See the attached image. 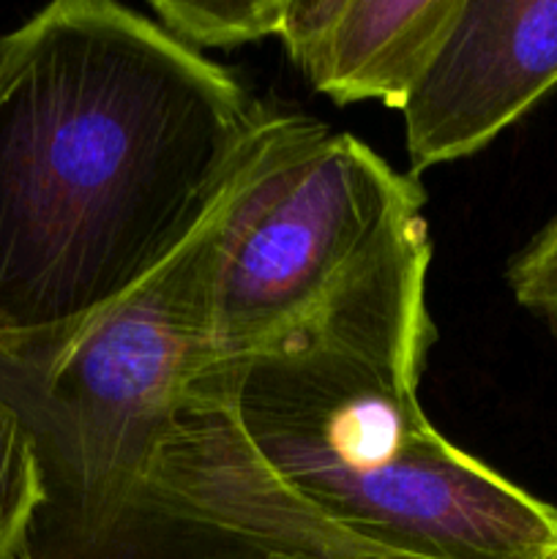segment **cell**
<instances>
[{"mask_svg":"<svg viewBox=\"0 0 557 559\" xmlns=\"http://www.w3.org/2000/svg\"><path fill=\"white\" fill-rule=\"evenodd\" d=\"M0 82V347L74 336L222 202L271 109L112 0L16 27Z\"/></svg>","mask_w":557,"mask_h":559,"instance_id":"1","label":"cell"},{"mask_svg":"<svg viewBox=\"0 0 557 559\" xmlns=\"http://www.w3.org/2000/svg\"><path fill=\"white\" fill-rule=\"evenodd\" d=\"M229 189L151 278L74 336L0 347V393L42 480L16 559H289L304 549L309 508L251 448L235 413L238 366L213 347Z\"/></svg>","mask_w":557,"mask_h":559,"instance_id":"2","label":"cell"},{"mask_svg":"<svg viewBox=\"0 0 557 559\" xmlns=\"http://www.w3.org/2000/svg\"><path fill=\"white\" fill-rule=\"evenodd\" d=\"M426 191L353 134L271 112L227 197L211 278L216 358L339 347L420 377Z\"/></svg>","mask_w":557,"mask_h":559,"instance_id":"3","label":"cell"},{"mask_svg":"<svg viewBox=\"0 0 557 559\" xmlns=\"http://www.w3.org/2000/svg\"><path fill=\"white\" fill-rule=\"evenodd\" d=\"M418 380L309 347L238 364L235 413L284 489L386 559H557V508L448 442Z\"/></svg>","mask_w":557,"mask_h":559,"instance_id":"4","label":"cell"},{"mask_svg":"<svg viewBox=\"0 0 557 559\" xmlns=\"http://www.w3.org/2000/svg\"><path fill=\"white\" fill-rule=\"evenodd\" d=\"M557 87V0H459L404 102L410 175L484 151Z\"/></svg>","mask_w":557,"mask_h":559,"instance_id":"5","label":"cell"},{"mask_svg":"<svg viewBox=\"0 0 557 559\" xmlns=\"http://www.w3.org/2000/svg\"><path fill=\"white\" fill-rule=\"evenodd\" d=\"M459 0H287L278 36L295 69L336 104L402 112Z\"/></svg>","mask_w":557,"mask_h":559,"instance_id":"6","label":"cell"},{"mask_svg":"<svg viewBox=\"0 0 557 559\" xmlns=\"http://www.w3.org/2000/svg\"><path fill=\"white\" fill-rule=\"evenodd\" d=\"M287 0H153L151 11L175 41L191 49H233L278 36Z\"/></svg>","mask_w":557,"mask_h":559,"instance_id":"7","label":"cell"},{"mask_svg":"<svg viewBox=\"0 0 557 559\" xmlns=\"http://www.w3.org/2000/svg\"><path fill=\"white\" fill-rule=\"evenodd\" d=\"M42 502L33 442L0 393V559H16L31 519Z\"/></svg>","mask_w":557,"mask_h":559,"instance_id":"8","label":"cell"},{"mask_svg":"<svg viewBox=\"0 0 557 559\" xmlns=\"http://www.w3.org/2000/svg\"><path fill=\"white\" fill-rule=\"evenodd\" d=\"M506 282L517 304L538 317L557 338V216L511 257Z\"/></svg>","mask_w":557,"mask_h":559,"instance_id":"9","label":"cell"},{"mask_svg":"<svg viewBox=\"0 0 557 559\" xmlns=\"http://www.w3.org/2000/svg\"><path fill=\"white\" fill-rule=\"evenodd\" d=\"M16 41H20V36H16V31L0 33V82H3L5 71H9V66H11V60H14Z\"/></svg>","mask_w":557,"mask_h":559,"instance_id":"10","label":"cell"}]
</instances>
